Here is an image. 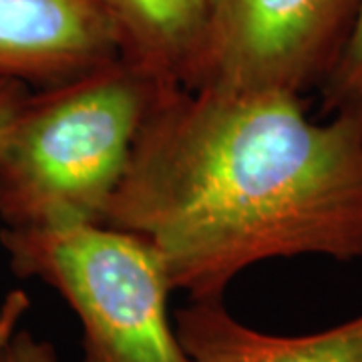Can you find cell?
Instances as JSON below:
<instances>
[{
	"instance_id": "obj_6",
	"label": "cell",
	"mask_w": 362,
	"mask_h": 362,
	"mask_svg": "<svg viewBox=\"0 0 362 362\" xmlns=\"http://www.w3.org/2000/svg\"><path fill=\"white\" fill-rule=\"evenodd\" d=\"M173 322L189 362H362V312L326 330L280 337L240 322L220 296L189 300Z\"/></svg>"
},
{
	"instance_id": "obj_7",
	"label": "cell",
	"mask_w": 362,
	"mask_h": 362,
	"mask_svg": "<svg viewBox=\"0 0 362 362\" xmlns=\"http://www.w3.org/2000/svg\"><path fill=\"white\" fill-rule=\"evenodd\" d=\"M123 59L161 85L187 87L206 26L207 0H105Z\"/></svg>"
},
{
	"instance_id": "obj_10",
	"label": "cell",
	"mask_w": 362,
	"mask_h": 362,
	"mask_svg": "<svg viewBox=\"0 0 362 362\" xmlns=\"http://www.w3.org/2000/svg\"><path fill=\"white\" fill-rule=\"evenodd\" d=\"M0 362H59V354L49 340L14 328L0 342Z\"/></svg>"
},
{
	"instance_id": "obj_8",
	"label": "cell",
	"mask_w": 362,
	"mask_h": 362,
	"mask_svg": "<svg viewBox=\"0 0 362 362\" xmlns=\"http://www.w3.org/2000/svg\"><path fill=\"white\" fill-rule=\"evenodd\" d=\"M320 90L322 115L362 119V0L349 40Z\"/></svg>"
},
{
	"instance_id": "obj_4",
	"label": "cell",
	"mask_w": 362,
	"mask_h": 362,
	"mask_svg": "<svg viewBox=\"0 0 362 362\" xmlns=\"http://www.w3.org/2000/svg\"><path fill=\"white\" fill-rule=\"evenodd\" d=\"M361 0H207L187 87L320 89L340 59Z\"/></svg>"
},
{
	"instance_id": "obj_3",
	"label": "cell",
	"mask_w": 362,
	"mask_h": 362,
	"mask_svg": "<svg viewBox=\"0 0 362 362\" xmlns=\"http://www.w3.org/2000/svg\"><path fill=\"white\" fill-rule=\"evenodd\" d=\"M11 270L52 288L77 314L81 362H189L169 314L173 292L153 246L105 223L2 228Z\"/></svg>"
},
{
	"instance_id": "obj_2",
	"label": "cell",
	"mask_w": 362,
	"mask_h": 362,
	"mask_svg": "<svg viewBox=\"0 0 362 362\" xmlns=\"http://www.w3.org/2000/svg\"><path fill=\"white\" fill-rule=\"evenodd\" d=\"M157 83L127 59L30 89L0 137V221L8 230L103 223Z\"/></svg>"
},
{
	"instance_id": "obj_9",
	"label": "cell",
	"mask_w": 362,
	"mask_h": 362,
	"mask_svg": "<svg viewBox=\"0 0 362 362\" xmlns=\"http://www.w3.org/2000/svg\"><path fill=\"white\" fill-rule=\"evenodd\" d=\"M28 93L30 89L26 85L0 78V137L13 123L14 115L23 107ZM26 308H28V296L23 290H14L6 296V300L0 306V342L16 328V324L26 312Z\"/></svg>"
},
{
	"instance_id": "obj_5",
	"label": "cell",
	"mask_w": 362,
	"mask_h": 362,
	"mask_svg": "<svg viewBox=\"0 0 362 362\" xmlns=\"http://www.w3.org/2000/svg\"><path fill=\"white\" fill-rule=\"evenodd\" d=\"M123 57L105 0H0V78L45 89Z\"/></svg>"
},
{
	"instance_id": "obj_1",
	"label": "cell",
	"mask_w": 362,
	"mask_h": 362,
	"mask_svg": "<svg viewBox=\"0 0 362 362\" xmlns=\"http://www.w3.org/2000/svg\"><path fill=\"white\" fill-rule=\"evenodd\" d=\"M105 226L149 242L173 292L220 298L262 262L362 259V119L280 90L168 85Z\"/></svg>"
}]
</instances>
